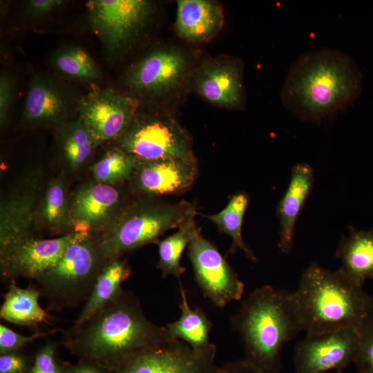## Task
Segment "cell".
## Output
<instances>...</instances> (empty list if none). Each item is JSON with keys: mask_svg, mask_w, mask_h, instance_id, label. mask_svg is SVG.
I'll list each match as a JSON object with an SVG mask.
<instances>
[{"mask_svg": "<svg viewBox=\"0 0 373 373\" xmlns=\"http://www.w3.org/2000/svg\"><path fill=\"white\" fill-rule=\"evenodd\" d=\"M55 332V330H52L50 332H37L30 336H23L1 324L0 353L3 354L14 352L32 343L35 340L40 337L45 336Z\"/></svg>", "mask_w": 373, "mask_h": 373, "instance_id": "cell-33", "label": "cell"}, {"mask_svg": "<svg viewBox=\"0 0 373 373\" xmlns=\"http://www.w3.org/2000/svg\"><path fill=\"white\" fill-rule=\"evenodd\" d=\"M131 267L125 260L110 259L94 285L74 326L86 323L116 298L122 291V284L130 276Z\"/></svg>", "mask_w": 373, "mask_h": 373, "instance_id": "cell-23", "label": "cell"}, {"mask_svg": "<svg viewBox=\"0 0 373 373\" xmlns=\"http://www.w3.org/2000/svg\"><path fill=\"white\" fill-rule=\"evenodd\" d=\"M179 285L181 315L166 327L171 336L186 343L193 349H207L212 344L209 340L212 323L201 308L190 307L186 291L180 282Z\"/></svg>", "mask_w": 373, "mask_h": 373, "instance_id": "cell-24", "label": "cell"}, {"mask_svg": "<svg viewBox=\"0 0 373 373\" xmlns=\"http://www.w3.org/2000/svg\"><path fill=\"white\" fill-rule=\"evenodd\" d=\"M362 90V74L346 53L314 50L290 66L281 90L285 108L296 117L316 122L352 104Z\"/></svg>", "mask_w": 373, "mask_h": 373, "instance_id": "cell-1", "label": "cell"}, {"mask_svg": "<svg viewBox=\"0 0 373 373\" xmlns=\"http://www.w3.org/2000/svg\"><path fill=\"white\" fill-rule=\"evenodd\" d=\"M88 236L86 231H77L56 238L21 240L0 251L1 275L7 279H36L52 267L69 246Z\"/></svg>", "mask_w": 373, "mask_h": 373, "instance_id": "cell-13", "label": "cell"}, {"mask_svg": "<svg viewBox=\"0 0 373 373\" xmlns=\"http://www.w3.org/2000/svg\"><path fill=\"white\" fill-rule=\"evenodd\" d=\"M13 95V84L8 75H1L0 79V121L4 124L10 108Z\"/></svg>", "mask_w": 373, "mask_h": 373, "instance_id": "cell-35", "label": "cell"}, {"mask_svg": "<svg viewBox=\"0 0 373 373\" xmlns=\"http://www.w3.org/2000/svg\"><path fill=\"white\" fill-rule=\"evenodd\" d=\"M64 3L61 0H30L26 3V12L33 17H39L58 8Z\"/></svg>", "mask_w": 373, "mask_h": 373, "instance_id": "cell-37", "label": "cell"}, {"mask_svg": "<svg viewBox=\"0 0 373 373\" xmlns=\"http://www.w3.org/2000/svg\"><path fill=\"white\" fill-rule=\"evenodd\" d=\"M248 204V195L244 192H238L231 196L221 211L205 216L212 221L220 231L231 238L232 245L229 253L234 254L238 250H241L249 260L256 262V256L245 244L242 238V228Z\"/></svg>", "mask_w": 373, "mask_h": 373, "instance_id": "cell-26", "label": "cell"}, {"mask_svg": "<svg viewBox=\"0 0 373 373\" xmlns=\"http://www.w3.org/2000/svg\"><path fill=\"white\" fill-rule=\"evenodd\" d=\"M336 373H343V370H336Z\"/></svg>", "mask_w": 373, "mask_h": 373, "instance_id": "cell-40", "label": "cell"}, {"mask_svg": "<svg viewBox=\"0 0 373 373\" xmlns=\"http://www.w3.org/2000/svg\"><path fill=\"white\" fill-rule=\"evenodd\" d=\"M171 336L166 327L148 319L135 294L123 289L86 323L74 326L64 343L75 352L113 363L118 369L139 352Z\"/></svg>", "mask_w": 373, "mask_h": 373, "instance_id": "cell-2", "label": "cell"}, {"mask_svg": "<svg viewBox=\"0 0 373 373\" xmlns=\"http://www.w3.org/2000/svg\"><path fill=\"white\" fill-rule=\"evenodd\" d=\"M46 222L52 227H59L67 220V202L64 186L59 181L48 188L42 207Z\"/></svg>", "mask_w": 373, "mask_h": 373, "instance_id": "cell-31", "label": "cell"}, {"mask_svg": "<svg viewBox=\"0 0 373 373\" xmlns=\"http://www.w3.org/2000/svg\"><path fill=\"white\" fill-rule=\"evenodd\" d=\"M291 298L300 332L306 335L348 327L362 330L373 321V298L339 269L316 262L303 271Z\"/></svg>", "mask_w": 373, "mask_h": 373, "instance_id": "cell-3", "label": "cell"}, {"mask_svg": "<svg viewBox=\"0 0 373 373\" xmlns=\"http://www.w3.org/2000/svg\"><path fill=\"white\" fill-rule=\"evenodd\" d=\"M26 368V359L21 354L12 352L1 355L0 373H23Z\"/></svg>", "mask_w": 373, "mask_h": 373, "instance_id": "cell-36", "label": "cell"}, {"mask_svg": "<svg viewBox=\"0 0 373 373\" xmlns=\"http://www.w3.org/2000/svg\"><path fill=\"white\" fill-rule=\"evenodd\" d=\"M68 373H101L99 370L88 364H82L72 367L68 371Z\"/></svg>", "mask_w": 373, "mask_h": 373, "instance_id": "cell-39", "label": "cell"}, {"mask_svg": "<svg viewBox=\"0 0 373 373\" xmlns=\"http://www.w3.org/2000/svg\"><path fill=\"white\" fill-rule=\"evenodd\" d=\"M187 247L195 282L207 298L220 309L241 299L245 289L243 282L198 228Z\"/></svg>", "mask_w": 373, "mask_h": 373, "instance_id": "cell-10", "label": "cell"}, {"mask_svg": "<svg viewBox=\"0 0 373 373\" xmlns=\"http://www.w3.org/2000/svg\"><path fill=\"white\" fill-rule=\"evenodd\" d=\"M314 184V173L307 163H298L291 169L287 188L277 206L280 222L278 247L280 251L289 254L294 242L295 227Z\"/></svg>", "mask_w": 373, "mask_h": 373, "instance_id": "cell-17", "label": "cell"}, {"mask_svg": "<svg viewBox=\"0 0 373 373\" xmlns=\"http://www.w3.org/2000/svg\"><path fill=\"white\" fill-rule=\"evenodd\" d=\"M195 216L184 221L174 233L156 243L159 254L156 266L161 271L163 278L173 276L180 278L185 272L186 269L181 265V257L198 228Z\"/></svg>", "mask_w": 373, "mask_h": 373, "instance_id": "cell-27", "label": "cell"}, {"mask_svg": "<svg viewBox=\"0 0 373 373\" xmlns=\"http://www.w3.org/2000/svg\"><path fill=\"white\" fill-rule=\"evenodd\" d=\"M120 193L111 184L98 182L82 187L72 207L73 220L90 227L104 222L119 204Z\"/></svg>", "mask_w": 373, "mask_h": 373, "instance_id": "cell-22", "label": "cell"}, {"mask_svg": "<svg viewBox=\"0 0 373 373\" xmlns=\"http://www.w3.org/2000/svg\"><path fill=\"white\" fill-rule=\"evenodd\" d=\"M188 69L183 53L173 48L153 51L140 60L128 72L127 82L137 92L157 95L178 86Z\"/></svg>", "mask_w": 373, "mask_h": 373, "instance_id": "cell-14", "label": "cell"}, {"mask_svg": "<svg viewBox=\"0 0 373 373\" xmlns=\"http://www.w3.org/2000/svg\"><path fill=\"white\" fill-rule=\"evenodd\" d=\"M354 363L358 373H373V321L361 330L360 344Z\"/></svg>", "mask_w": 373, "mask_h": 373, "instance_id": "cell-32", "label": "cell"}, {"mask_svg": "<svg viewBox=\"0 0 373 373\" xmlns=\"http://www.w3.org/2000/svg\"><path fill=\"white\" fill-rule=\"evenodd\" d=\"M361 330L348 327L305 337L296 344L293 363L295 373H324L344 370L354 363Z\"/></svg>", "mask_w": 373, "mask_h": 373, "instance_id": "cell-11", "label": "cell"}, {"mask_svg": "<svg viewBox=\"0 0 373 373\" xmlns=\"http://www.w3.org/2000/svg\"><path fill=\"white\" fill-rule=\"evenodd\" d=\"M41 295L36 288L23 289L12 282L1 307V318L20 325L32 326L48 322L50 316L39 304Z\"/></svg>", "mask_w": 373, "mask_h": 373, "instance_id": "cell-25", "label": "cell"}, {"mask_svg": "<svg viewBox=\"0 0 373 373\" xmlns=\"http://www.w3.org/2000/svg\"><path fill=\"white\" fill-rule=\"evenodd\" d=\"M121 149L140 162L195 159L186 132L165 115L134 119L121 137Z\"/></svg>", "mask_w": 373, "mask_h": 373, "instance_id": "cell-7", "label": "cell"}, {"mask_svg": "<svg viewBox=\"0 0 373 373\" xmlns=\"http://www.w3.org/2000/svg\"><path fill=\"white\" fill-rule=\"evenodd\" d=\"M137 160L122 149L109 151L92 167L99 182L112 184L128 178L137 168Z\"/></svg>", "mask_w": 373, "mask_h": 373, "instance_id": "cell-30", "label": "cell"}, {"mask_svg": "<svg viewBox=\"0 0 373 373\" xmlns=\"http://www.w3.org/2000/svg\"><path fill=\"white\" fill-rule=\"evenodd\" d=\"M221 6L209 0H179L175 28L189 41H205L213 37L224 24Z\"/></svg>", "mask_w": 373, "mask_h": 373, "instance_id": "cell-20", "label": "cell"}, {"mask_svg": "<svg viewBox=\"0 0 373 373\" xmlns=\"http://www.w3.org/2000/svg\"><path fill=\"white\" fill-rule=\"evenodd\" d=\"M198 93L216 105L240 108L244 104L242 65L236 59H216L204 63L195 78Z\"/></svg>", "mask_w": 373, "mask_h": 373, "instance_id": "cell-16", "label": "cell"}, {"mask_svg": "<svg viewBox=\"0 0 373 373\" xmlns=\"http://www.w3.org/2000/svg\"><path fill=\"white\" fill-rule=\"evenodd\" d=\"M79 119L95 146L122 137L133 119L136 103L130 97L108 88H93L77 103Z\"/></svg>", "mask_w": 373, "mask_h": 373, "instance_id": "cell-12", "label": "cell"}, {"mask_svg": "<svg viewBox=\"0 0 373 373\" xmlns=\"http://www.w3.org/2000/svg\"><path fill=\"white\" fill-rule=\"evenodd\" d=\"M55 346L48 343L37 354L35 363L28 373H68L55 359Z\"/></svg>", "mask_w": 373, "mask_h": 373, "instance_id": "cell-34", "label": "cell"}, {"mask_svg": "<svg viewBox=\"0 0 373 373\" xmlns=\"http://www.w3.org/2000/svg\"><path fill=\"white\" fill-rule=\"evenodd\" d=\"M59 146L70 167L77 169L90 157L95 146L86 126L79 120L62 124Z\"/></svg>", "mask_w": 373, "mask_h": 373, "instance_id": "cell-28", "label": "cell"}, {"mask_svg": "<svg viewBox=\"0 0 373 373\" xmlns=\"http://www.w3.org/2000/svg\"><path fill=\"white\" fill-rule=\"evenodd\" d=\"M99 240L86 236L68 247L58 262L35 280L37 289L48 300L50 309L75 307L88 298L104 267Z\"/></svg>", "mask_w": 373, "mask_h": 373, "instance_id": "cell-6", "label": "cell"}, {"mask_svg": "<svg viewBox=\"0 0 373 373\" xmlns=\"http://www.w3.org/2000/svg\"><path fill=\"white\" fill-rule=\"evenodd\" d=\"M230 324L241 338L244 359L264 373L282 371V349L300 332L291 291L271 285L251 292Z\"/></svg>", "mask_w": 373, "mask_h": 373, "instance_id": "cell-4", "label": "cell"}, {"mask_svg": "<svg viewBox=\"0 0 373 373\" xmlns=\"http://www.w3.org/2000/svg\"><path fill=\"white\" fill-rule=\"evenodd\" d=\"M71 107L70 97L61 87L37 75L30 81L23 120L29 124H62Z\"/></svg>", "mask_w": 373, "mask_h": 373, "instance_id": "cell-18", "label": "cell"}, {"mask_svg": "<svg viewBox=\"0 0 373 373\" xmlns=\"http://www.w3.org/2000/svg\"><path fill=\"white\" fill-rule=\"evenodd\" d=\"M29 181L12 194L1 208L0 251L30 238L38 184Z\"/></svg>", "mask_w": 373, "mask_h": 373, "instance_id": "cell-19", "label": "cell"}, {"mask_svg": "<svg viewBox=\"0 0 373 373\" xmlns=\"http://www.w3.org/2000/svg\"><path fill=\"white\" fill-rule=\"evenodd\" d=\"M336 256L341 260L338 269L358 286L373 279V229L360 230L349 227L338 245Z\"/></svg>", "mask_w": 373, "mask_h": 373, "instance_id": "cell-21", "label": "cell"}, {"mask_svg": "<svg viewBox=\"0 0 373 373\" xmlns=\"http://www.w3.org/2000/svg\"><path fill=\"white\" fill-rule=\"evenodd\" d=\"M52 64L62 74L81 80H97L101 76L93 59L85 50L77 46L59 50L52 57Z\"/></svg>", "mask_w": 373, "mask_h": 373, "instance_id": "cell-29", "label": "cell"}, {"mask_svg": "<svg viewBox=\"0 0 373 373\" xmlns=\"http://www.w3.org/2000/svg\"><path fill=\"white\" fill-rule=\"evenodd\" d=\"M135 186L149 195L181 194L194 184L198 173L196 159H163L141 162L135 169Z\"/></svg>", "mask_w": 373, "mask_h": 373, "instance_id": "cell-15", "label": "cell"}, {"mask_svg": "<svg viewBox=\"0 0 373 373\" xmlns=\"http://www.w3.org/2000/svg\"><path fill=\"white\" fill-rule=\"evenodd\" d=\"M214 344L202 350L171 336L125 362L117 373H217Z\"/></svg>", "mask_w": 373, "mask_h": 373, "instance_id": "cell-9", "label": "cell"}, {"mask_svg": "<svg viewBox=\"0 0 373 373\" xmlns=\"http://www.w3.org/2000/svg\"><path fill=\"white\" fill-rule=\"evenodd\" d=\"M217 373H264L244 358L231 361L219 367Z\"/></svg>", "mask_w": 373, "mask_h": 373, "instance_id": "cell-38", "label": "cell"}, {"mask_svg": "<svg viewBox=\"0 0 373 373\" xmlns=\"http://www.w3.org/2000/svg\"><path fill=\"white\" fill-rule=\"evenodd\" d=\"M86 7L93 30L112 53L131 44L152 12L151 3L145 0H90Z\"/></svg>", "mask_w": 373, "mask_h": 373, "instance_id": "cell-8", "label": "cell"}, {"mask_svg": "<svg viewBox=\"0 0 373 373\" xmlns=\"http://www.w3.org/2000/svg\"><path fill=\"white\" fill-rule=\"evenodd\" d=\"M196 213L195 206L186 200L133 205L126 209L99 239V250L110 260L146 244L157 243L160 236L178 228Z\"/></svg>", "mask_w": 373, "mask_h": 373, "instance_id": "cell-5", "label": "cell"}]
</instances>
